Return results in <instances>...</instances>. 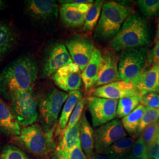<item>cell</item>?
Here are the masks:
<instances>
[{"mask_svg": "<svg viewBox=\"0 0 159 159\" xmlns=\"http://www.w3.org/2000/svg\"><path fill=\"white\" fill-rule=\"evenodd\" d=\"M119 58L113 50L102 53V61L96 87H100L121 80L119 73Z\"/></svg>", "mask_w": 159, "mask_h": 159, "instance_id": "obj_13", "label": "cell"}, {"mask_svg": "<svg viewBox=\"0 0 159 159\" xmlns=\"http://www.w3.org/2000/svg\"><path fill=\"white\" fill-rule=\"evenodd\" d=\"M119 100L89 97L87 107L91 114L93 126L97 128L113 120L116 116Z\"/></svg>", "mask_w": 159, "mask_h": 159, "instance_id": "obj_10", "label": "cell"}, {"mask_svg": "<svg viewBox=\"0 0 159 159\" xmlns=\"http://www.w3.org/2000/svg\"><path fill=\"white\" fill-rule=\"evenodd\" d=\"M21 127L10 107L0 96V134L6 136L18 137Z\"/></svg>", "mask_w": 159, "mask_h": 159, "instance_id": "obj_18", "label": "cell"}, {"mask_svg": "<svg viewBox=\"0 0 159 159\" xmlns=\"http://www.w3.org/2000/svg\"><path fill=\"white\" fill-rule=\"evenodd\" d=\"M131 151V154L137 159H149L148 148L141 136L136 140Z\"/></svg>", "mask_w": 159, "mask_h": 159, "instance_id": "obj_32", "label": "cell"}, {"mask_svg": "<svg viewBox=\"0 0 159 159\" xmlns=\"http://www.w3.org/2000/svg\"><path fill=\"white\" fill-rule=\"evenodd\" d=\"M85 104V99L81 98L79 102L76 105L73 113L71 114L70 119L68 121V124L65 129V130H68L70 128L73 127L78 122H79L82 113L83 111V109Z\"/></svg>", "mask_w": 159, "mask_h": 159, "instance_id": "obj_33", "label": "cell"}, {"mask_svg": "<svg viewBox=\"0 0 159 159\" xmlns=\"http://www.w3.org/2000/svg\"></svg>", "mask_w": 159, "mask_h": 159, "instance_id": "obj_44", "label": "cell"}, {"mask_svg": "<svg viewBox=\"0 0 159 159\" xmlns=\"http://www.w3.org/2000/svg\"><path fill=\"white\" fill-rule=\"evenodd\" d=\"M142 96L140 95L125 97L119 100L116 116L119 118H124L130 114L137 107L141 102Z\"/></svg>", "mask_w": 159, "mask_h": 159, "instance_id": "obj_27", "label": "cell"}, {"mask_svg": "<svg viewBox=\"0 0 159 159\" xmlns=\"http://www.w3.org/2000/svg\"><path fill=\"white\" fill-rule=\"evenodd\" d=\"M73 63L66 47L62 43L51 45L44 54L40 70V77L46 79L59 69Z\"/></svg>", "mask_w": 159, "mask_h": 159, "instance_id": "obj_8", "label": "cell"}, {"mask_svg": "<svg viewBox=\"0 0 159 159\" xmlns=\"http://www.w3.org/2000/svg\"><path fill=\"white\" fill-rule=\"evenodd\" d=\"M81 71L76 64L71 63L59 69L52 75V79L63 91L79 90L83 85Z\"/></svg>", "mask_w": 159, "mask_h": 159, "instance_id": "obj_12", "label": "cell"}, {"mask_svg": "<svg viewBox=\"0 0 159 159\" xmlns=\"http://www.w3.org/2000/svg\"><path fill=\"white\" fill-rule=\"evenodd\" d=\"M140 136L142 137L143 140L146 145L147 148H149L156 141V140L159 137V123L156 121L148 125V127L143 131Z\"/></svg>", "mask_w": 159, "mask_h": 159, "instance_id": "obj_29", "label": "cell"}, {"mask_svg": "<svg viewBox=\"0 0 159 159\" xmlns=\"http://www.w3.org/2000/svg\"><path fill=\"white\" fill-rule=\"evenodd\" d=\"M125 159H137L136 158H135L134 156H133L131 154H129L127 155L125 158Z\"/></svg>", "mask_w": 159, "mask_h": 159, "instance_id": "obj_42", "label": "cell"}, {"mask_svg": "<svg viewBox=\"0 0 159 159\" xmlns=\"http://www.w3.org/2000/svg\"><path fill=\"white\" fill-rule=\"evenodd\" d=\"M39 73V66L34 58L26 56L17 58L0 74V96L9 102L17 95L33 91Z\"/></svg>", "mask_w": 159, "mask_h": 159, "instance_id": "obj_1", "label": "cell"}, {"mask_svg": "<svg viewBox=\"0 0 159 159\" xmlns=\"http://www.w3.org/2000/svg\"><path fill=\"white\" fill-rule=\"evenodd\" d=\"M94 96L110 100H120L125 97L139 95L134 86L120 80L97 87L93 92Z\"/></svg>", "mask_w": 159, "mask_h": 159, "instance_id": "obj_16", "label": "cell"}, {"mask_svg": "<svg viewBox=\"0 0 159 159\" xmlns=\"http://www.w3.org/2000/svg\"><path fill=\"white\" fill-rule=\"evenodd\" d=\"M94 4V2L83 4H63L60 8V16L63 23L73 28L83 26L85 14Z\"/></svg>", "mask_w": 159, "mask_h": 159, "instance_id": "obj_14", "label": "cell"}, {"mask_svg": "<svg viewBox=\"0 0 159 159\" xmlns=\"http://www.w3.org/2000/svg\"><path fill=\"white\" fill-rule=\"evenodd\" d=\"M154 64L159 65V41H157L154 46L152 52Z\"/></svg>", "mask_w": 159, "mask_h": 159, "instance_id": "obj_37", "label": "cell"}, {"mask_svg": "<svg viewBox=\"0 0 159 159\" xmlns=\"http://www.w3.org/2000/svg\"><path fill=\"white\" fill-rule=\"evenodd\" d=\"M140 103L146 108L159 109V94L156 92L148 93L142 96Z\"/></svg>", "mask_w": 159, "mask_h": 159, "instance_id": "obj_34", "label": "cell"}, {"mask_svg": "<svg viewBox=\"0 0 159 159\" xmlns=\"http://www.w3.org/2000/svg\"><path fill=\"white\" fill-rule=\"evenodd\" d=\"M102 61V52L94 48L91 58L85 69L81 73V78L86 89H90L96 85Z\"/></svg>", "mask_w": 159, "mask_h": 159, "instance_id": "obj_20", "label": "cell"}, {"mask_svg": "<svg viewBox=\"0 0 159 159\" xmlns=\"http://www.w3.org/2000/svg\"><path fill=\"white\" fill-rule=\"evenodd\" d=\"M137 4L142 13L146 17H154L159 13V0H139Z\"/></svg>", "mask_w": 159, "mask_h": 159, "instance_id": "obj_28", "label": "cell"}, {"mask_svg": "<svg viewBox=\"0 0 159 159\" xmlns=\"http://www.w3.org/2000/svg\"><path fill=\"white\" fill-rule=\"evenodd\" d=\"M65 159H87L81 148L80 142L71 149Z\"/></svg>", "mask_w": 159, "mask_h": 159, "instance_id": "obj_35", "label": "cell"}, {"mask_svg": "<svg viewBox=\"0 0 159 159\" xmlns=\"http://www.w3.org/2000/svg\"><path fill=\"white\" fill-rule=\"evenodd\" d=\"M156 39L157 41H159V19L158 21V24H157V33L156 35Z\"/></svg>", "mask_w": 159, "mask_h": 159, "instance_id": "obj_40", "label": "cell"}, {"mask_svg": "<svg viewBox=\"0 0 159 159\" xmlns=\"http://www.w3.org/2000/svg\"><path fill=\"white\" fill-rule=\"evenodd\" d=\"M66 47L73 63L83 71L89 62L95 48L93 41L90 38L76 35L66 42Z\"/></svg>", "mask_w": 159, "mask_h": 159, "instance_id": "obj_11", "label": "cell"}, {"mask_svg": "<svg viewBox=\"0 0 159 159\" xmlns=\"http://www.w3.org/2000/svg\"><path fill=\"white\" fill-rule=\"evenodd\" d=\"M89 159H119L116 157L106 154H94V155Z\"/></svg>", "mask_w": 159, "mask_h": 159, "instance_id": "obj_38", "label": "cell"}, {"mask_svg": "<svg viewBox=\"0 0 159 159\" xmlns=\"http://www.w3.org/2000/svg\"><path fill=\"white\" fill-rule=\"evenodd\" d=\"M4 6H5V3H4V2L3 1L0 0V10L4 8Z\"/></svg>", "mask_w": 159, "mask_h": 159, "instance_id": "obj_41", "label": "cell"}, {"mask_svg": "<svg viewBox=\"0 0 159 159\" xmlns=\"http://www.w3.org/2000/svg\"><path fill=\"white\" fill-rule=\"evenodd\" d=\"M81 98L82 94L79 90L70 91L68 93V98L64 104L61 116L56 129V136H59L60 133L65 130L71 114L80 100Z\"/></svg>", "mask_w": 159, "mask_h": 159, "instance_id": "obj_22", "label": "cell"}, {"mask_svg": "<svg viewBox=\"0 0 159 159\" xmlns=\"http://www.w3.org/2000/svg\"><path fill=\"white\" fill-rule=\"evenodd\" d=\"M80 121L73 127L63 130L59 135L56 144L54 159H65L75 145L80 142L79 136Z\"/></svg>", "mask_w": 159, "mask_h": 159, "instance_id": "obj_17", "label": "cell"}, {"mask_svg": "<svg viewBox=\"0 0 159 159\" xmlns=\"http://www.w3.org/2000/svg\"><path fill=\"white\" fill-rule=\"evenodd\" d=\"M16 40L13 30L5 23H0V60L11 50Z\"/></svg>", "mask_w": 159, "mask_h": 159, "instance_id": "obj_23", "label": "cell"}, {"mask_svg": "<svg viewBox=\"0 0 159 159\" xmlns=\"http://www.w3.org/2000/svg\"><path fill=\"white\" fill-rule=\"evenodd\" d=\"M148 148L149 159H159V136L156 141Z\"/></svg>", "mask_w": 159, "mask_h": 159, "instance_id": "obj_36", "label": "cell"}, {"mask_svg": "<svg viewBox=\"0 0 159 159\" xmlns=\"http://www.w3.org/2000/svg\"><path fill=\"white\" fill-rule=\"evenodd\" d=\"M147 58L145 48L127 49L121 52L119 61V73L121 80L134 86L142 76Z\"/></svg>", "mask_w": 159, "mask_h": 159, "instance_id": "obj_6", "label": "cell"}, {"mask_svg": "<svg viewBox=\"0 0 159 159\" xmlns=\"http://www.w3.org/2000/svg\"><path fill=\"white\" fill-rule=\"evenodd\" d=\"M140 96L148 93L159 91V65L154 64L143 71L142 76L134 86Z\"/></svg>", "mask_w": 159, "mask_h": 159, "instance_id": "obj_19", "label": "cell"}, {"mask_svg": "<svg viewBox=\"0 0 159 159\" xmlns=\"http://www.w3.org/2000/svg\"></svg>", "mask_w": 159, "mask_h": 159, "instance_id": "obj_45", "label": "cell"}, {"mask_svg": "<svg viewBox=\"0 0 159 159\" xmlns=\"http://www.w3.org/2000/svg\"><path fill=\"white\" fill-rule=\"evenodd\" d=\"M159 118V109H151L146 108V110L143 115L142 119L139 126L135 138L142 134L143 131L146 128L148 125L156 122Z\"/></svg>", "mask_w": 159, "mask_h": 159, "instance_id": "obj_30", "label": "cell"}, {"mask_svg": "<svg viewBox=\"0 0 159 159\" xmlns=\"http://www.w3.org/2000/svg\"><path fill=\"white\" fill-rule=\"evenodd\" d=\"M125 157H123V158H120V159H125Z\"/></svg>", "mask_w": 159, "mask_h": 159, "instance_id": "obj_43", "label": "cell"}, {"mask_svg": "<svg viewBox=\"0 0 159 159\" xmlns=\"http://www.w3.org/2000/svg\"><path fill=\"white\" fill-rule=\"evenodd\" d=\"M134 137H126L113 144L104 154H110L118 159L125 157L136 142Z\"/></svg>", "mask_w": 159, "mask_h": 159, "instance_id": "obj_25", "label": "cell"}, {"mask_svg": "<svg viewBox=\"0 0 159 159\" xmlns=\"http://www.w3.org/2000/svg\"><path fill=\"white\" fill-rule=\"evenodd\" d=\"M132 13L133 10L130 7L115 1L104 3L100 20L94 31V38L102 41L112 39Z\"/></svg>", "mask_w": 159, "mask_h": 159, "instance_id": "obj_3", "label": "cell"}, {"mask_svg": "<svg viewBox=\"0 0 159 159\" xmlns=\"http://www.w3.org/2000/svg\"><path fill=\"white\" fill-rule=\"evenodd\" d=\"M0 159H30L23 150L14 145H7L0 155Z\"/></svg>", "mask_w": 159, "mask_h": 159, "instance_id": "obj_31", "label": "cell"}, {"mask_svg": "<svg viewBox=\"0 0 159 159\" xmlns=\"http://www.w3.org/2000/svg\"><path fill=\"white\" fill-rule=\"evenodd\" d=\"M150 43L148 25L138 13H132L127 18L118 33L111 39L110 46L115 51L139 48Z\"/></svg>", "mask_w": 159, "mask_h": 159, "instance_id": "obj_2", "label": "cell"}, {"mask_svg": "<svg viewBox=\"0 0 159 159\" xmlns=\"http://www.w3.org/2000/svg\"><path fill=\"white\" fill-rule=\"evenodd\" d=\"M146 110V107L142 104H139L130 114L121 120V123L125 130L134 137Z\"/></svg>", "mask_w": 159, "mask_h": 159, "instance_id": "obj_24", "label": "cell"}, {"mask_svg": "<svg viewBox=\"0 0 159 159\" xmlns=\"http://www.w3.org/2000/svg\"><path fill=\"white\" fill-rule=\"evenodd\" d=\"M61 4H83V3H89V2H94V1L93 0H63L59 1Z\"/></svg>", "mask_w": 159, "mask_h": 159, "instance_id": "obj_39", "label": "cell"}, {"mask_svg": "<svg viewBox=\"0 0 159 159\" xmlns=\"http://www.w3.org/2000/svg\"><path fill=\"white\" fill-rule=\"evenodd\" d=\"M56 129L45 131L41 125H32L21 129L17 140L30 153L38 158L45 159L55 153L56 143L54 133Z\"/></svg>", "mask_w": 159, "mask_h": 159, "instance_id": "obj_4", "label": "cell"}, {"mask_svg": "<svg viewBox=\"0 0 159 159\" xmlns=\"http://www.w3.org/2000/svg\"><path fill=\"white\" fill-rule=\"evenodd\" d=\"M9 102L20 126L27 127L37 121L39 118L38 102L33 91L17 95Z\"/></svg>", "mask_w": 159, "mask_h": 159, "instance_id": "obj_7", "label": "cell"}, {"mask_svg": "<svg viewBox=\"0 0 159 159\" xmlns=\"http://www.w3.org/2000/svg\"><path fill=\"white\" fill-rule=\"evenodd\" d=\"M80 141L81 148L87 159L91 157L94 153V130L83 113L80 120Z\"/></svg>", "mask_w": 159, "mask_h": 159, "instance_id": "obj_21", "label": "cell"}, {"mask_svg": "<svg viewBox=\"0 0 159 159\" xmlns=\"http://www.w3.org/2000/svg\"><path fill=\"white\" fill-rule=\"evenodd\" d=\"M68 97V93L53 89L39 99V117L41 127L45 131L56 129L59 114Z\"/></svg>", "mask_w": 159, "mask_h": 159, "instance_id": "obj_5", "label": "cell"}, {"mask_svg": "<svg viewBox=\"0 0 159 159\" xmlns=\"http://www.w3.org/2000/svg\"><path fill=\"white\" fill-rule=\"evenodd\" d=\"M25 10L31 17L37 21H48L57 18V2L51 0H29L25 1Z\"/></svg>", "mask_w": 159, "mask_h": 159, "instance_id": "obj_15", "label": "cell"}, {"mask_svg": "<svg viewBox=\"0 0 159 159\" xmlns=\"http://www.w3.org/2000/svg\"><path fill=\"white\" fill-rule=\"evenodd\" d=\"M127 136L121 121L119 120H111L97 127L94 131L96 153H104L114 143Z\"/></svg>", "mask_w": 159, "mask_h": 159, "instance_id": "obj_9", "label": "cell"}, {"mask_svg": "<svg viewBox=\"0 0 159 159\" xmlns=\"http://www.w3.org/2000/svg\"><path fill=\"white\" fill-rule=\"evenodd\" d=\"M104 1L102 0H97L93 7L85 14L84 23L83 30L85 32H91L95 28L100 20Z\"/></svg>", "mask_w": 159, "mask_h": 159, "instance_id": "obj_26", "label": "cell"}]
</instances>
